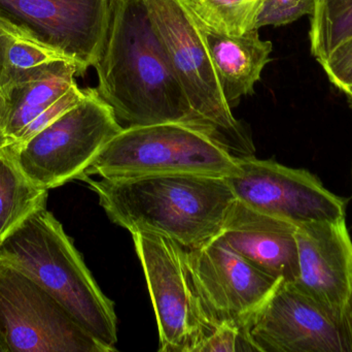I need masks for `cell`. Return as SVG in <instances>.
Masks as SVG:
<instances>
[{
    "instance_id": "6da1fadb",
    "label": "cell",
    "mask_w": 352,
    "mask_h": 352,
    "mask_svg": "<svg viewBox=\"0 0 352 352\" xmlns=\"http://www.w3.org/2000/svg\"><path fill=\"white\" fill-rule=\"evenodd\" d=\"M93 68L98 78L95 89L120 123H180L197 130L144 0H109Z\"/></svg>"
},
{
    "instance_id": "7a4b0ae2",
    "label": "cell",
    "mask_w": 352,
    "mask_h": 352,
    "mask_svg": "<svg viewBox=\"0 0 352 352\" xmlns=\"http://www.w3.org/2000/svg\"><path fill=\"white\" fill-rule=\"evenodd\" d=\"M115 225L131 234L170 238L186 249L219 237L236 198L226 178L146 176L127 179L82 177Z\"/></svg>"
},
{
    "instance_id": "3957f363",
    "label": "cell",
    "mask_w": 352,
    "mask_h": 352,
    "mask_svg": "<svg viewBox=\"0 0 352 352\" xmlns=\"http://www.w3.org/2000/svg\"><path fill=\"white\" fill-rule=\"evenodd\" d=\"M0 264L32 279L109 351L118 342L113 302L99 289L72 240L47 209L37 211L0 245Z\"/></svg>"
},
{
    "instance_id": "277c9868",
    "label": "cell",
    "mask_w": 352,
    "mask_h": 352,
    "mask_svg": "<svg viewBox=\"0 0 352 352\" xmlns=\"http://www.w3.org/2000/svg\"><path fill=\"white\" fill-rule=\"evenodd\" d=\"M192 110L197 130L235 158L254 156L252 136L228 105L204 37L182 0H144Z\"/></svg>"
},
{
    "instance_id": "5b68a950",
    "label": "cell",
    "mask_w": 352,
    "mask_h": 352,
    "mask_svg": "<svg viewBox=\"0 0 352 352\" xmlns=\"http://www.w3.org/2000/svg\"><path fill=\"white\" fill-rule=\"evenodd\" d=\"M236 167L235 157L200 130L184 124L160 123L124 127L80 178L127 179L164 175L227 178Z\"/></svg>"
},
{
    "instance_id": "8992f818",
    "label": "cell",
    "mask_w": 352,
    "mask_h": 352,
    "mask_svg": "<svg viewBox=\"0 0 352 352\" xmlns=\"http://www.w3.org/2000/svg\"><path fill=\"white\" fill-rule=\"evenodd\" d=\"M123 126L95 88L30 140L6 148L32 183L43 189L80 179Z\"/></svg>"
},
{
    "instance_id": "52a82bcc",
    "label": "cell",
    "mask_w": 352,
    "mask_h": 352,
    "mask_svg": "<svg viewBox=\"0 0 352 352\" xmlns=\"http://www.w3.org/2000/svg\"><path fill=\"white\" fill-rule=\"evenodd\" d=\"M146 275L162 352H197L215 330L190 276L186 248L152 233L132 234Z\"/></svg>"
},
{
    "instance_id": "ba28073f",
    "label": "cell",
    "mask_w": 352,
    "mask_h": 352,
    "mask_svg": "<svg viewBox=\"0 0 352 352\" xmlns=\"http://www.w3.org/2000/svg\"><path fill=\"white\" fill-rule=\"evenodd\" d=\"M0 335L10 352H111L41 285L4 264Z\"/></svg>"
},
{
    "instance_id": "9c48e42d",
    "label": "cell",
    "mask_w": 352,
    "mask_h": 352,
    "mask_svg": "<svg viewBox=\"0 0 352 352\" xmlns=\"http://www.w3.org/2000/svg\"><path fill=\"white\" fill-rule=\"evenodd\" d=\"M226 178L236 200L295 225L344 218L347 200L324 187L307 169H293L256 156L236 158Z\"/></svg>"
},
{
    "instance_id": "30bf717a",
    "label": "cell",
    "mask_w": 352,
    "mask_h": 352,
    "mask_svg": "<svg viewBox=\"0 0 352 352\" xmlns=\"http://www.w3.org/2000/svg\"><path fill=\"white\" fill-rule=\"evenodd\" d=\"M186 252L192 282L215 329L223 324L243 329L281 281L250 264L219 236Z\"/></svg>"
},
{
    "instance_id": "8fae6325",
    "label": "cell",
    "mask_w": 352,
    "mask_h": 352,
    "mask_svg": "<svg viewBox=\"0 0 352 352\" xmlns=\"http://www.w3.org/2000/svg\"><path fill=\"white\" fill-rule=\"evenodd\" d=\"M243 331L254 351L352 352L344 324L287 281H280Z\"/></svg>"
},
{
    "instance_id": "7c38bea8",
    "label": "cell",
    "mask_w": 352,
    "mask_h": 352,
    "mask_svg": "<svg viewBox=\"0 0 352 352\" xmlns=\"http://www.w3.org/2000/svg\"><path fill=\"white\" fill-rule=\"evenodd\" d=\"M0 10L63 54L80 76L96 60L109 0H0Z\"/></svg>"
},
{
    "instance_id": "4fadbf2b",
    "label": "cell",
    "mask_w": 352,
    "mask_h": 352,
    "mask_svg": "<svg viewBox=\"0 0 352 352\" xmlns=\"http://www.w3.org/2000/svg\"><path fill=\"white\" fill-rule=\"evenodd\" d=\"M296 242L299 278L294 283L344 324L352 285V241L345 217L297 225Z\"/></svg>"
},
{
    "instance_id": "5bb4252c",
    "label": "cell",
    "mask_w": 352,
    "mask_h": 352,
    "mask_svg": "<svg viewBox=\"0 0 352 352\" xmlns=\"http://www.w3.org/2000/svg\"><path fill=\"white\" fill-rule=\"evenodd\" d=\"M297 225L265 214L240 200L232 205L219 237L234 251L274 278H299Z\"/></svg>"
},
{
    "instance_id": "9a60e30c",
    "label": "cell",
    "mask_w": 352,
    "mask_h": 352,
    "mask_svg": "<svg viewBox=\"0 0 352 352\" xmlns=\"http://www.w3.org/2000/svg\"><path fill=\"white\" fill-rule=\"evenodd\" d=\"M196 21L223 96L232 109L242 97L254 93V85L261 80L265 66L270 61L272 43L261 39L258 29L234 37L217 32Z\"/></svg>"
},
{
    "instance_id": "2e32d148",
    "label": "cell",
    "mask_w": 352,
    "mask_h": 352,
    "mask_svg": "<svg viewBox=\"0 0 352 352\" xmlns=\"http://www.w3.org/2000/svg\"><path fill=\"white\" fill-rule=\"evenodd\" d=\"M47 191L26 177L6 147L0 150V245L45 208Z\"/></svg>"
},
{
    "instance_id": "e0dca14e",
    "label": "cell",
    "mask_w": 352,
    "mask_h": 352,
    "mask_svg": "<svg viewBox=\"0 0 352 352\" xmlns=\"http://www.w3.org/2000/svg\"><path fill=\"white\" fill-rule=\"evenodd\" d=\"M78 68L68 62H54L23 72L6 93L8 105H26L45 110L72 85Z\"/></svg>"
},
{
    "instance_id": "ac0fdd59",
    "label": "cell",
    "mask_w": 352,
    "mask_h": 352,
    "mask_svg": "<svg viewBox=\"0 0 352 352\" xmlns=\"http://www.w3.org/2000/svg\"><path fill=\"white\" fill-rule=\"evenodd\" d=\"M352 37V0H316L310 20V47L320 64Z\"/></svg>"
},
{
    "instance_id": "d6986e66",
    "label": "cell",
    "mask_w": 352,
    "mask_h": 352,
    "mask_svg": "<svg viewBox=\"0 0 352 352\" xmlns=\"http://www.w3.org/2000/svg\"><path fill=\"white\" fill-rule=\"evenodd\" d=\"M192 16L217 32L242 35L258 29L264 0H182Z\"/></svg>"
},
{
    "instance_id": "ffe728a7",
    "label": "cell",
    "mask_w": 352,
    "mask_h": 352,
    "mask_svg": "<svg viewBox=\"0 0 352 352\" xmlns=\"http://www.w3.org/2000/svg\"><path fill=\"white\" fill-rule=\"evenodd\" d=\"M60 61L70 63L63 54L45 43L30 29L23 26L10 41L8 51L12 85L23 72Z\"/></svg>"
},
{
    "instance_id": "44dd1931",
    "label": "cell",
    "mask_w": 352,
    "mask_h": 352,
    "mask_svg": "<svg viewBox=\"0 0 352 352\" xmlns=\"http://www.w3.org/2000/svg\"><path fill=\"white\" fill-rule=\"evenodd\" d=\"M86 96V89H80L78 85H72L63 95L56 99L47 109L43 110L32 122L28 124L19 134L12 144H21L30 140L35 134L45 130L54 121L61 117L66 112L76 107ZM12 145V144H10Z\"/></svg>"
},
{
    "instance_id": "7402d4cb",
    "label": "cell",
    "mask_w": 352,
    "mask_h": 352,
    "mask_svg": "<svg viewBox=\"0 0 352 352\" xmlns=\"http://www.w3.org/2000/svg\"><path fill=\"white\" fill-rule=\"evenodd\" d=\"M316 0H264L256 27L283 26L314 12Z\"/></svg>"
},
{
    "instance_id": "603a6c76",
    "label": "cell",
    "mask_w": 352,
    "mask_h": 352,
    "mask_svg": "<svg viewBox=\"0 0 352 352\" xmlns=\"http://www.w3.org/2000/svg\"><path fill=\"white\" fill-rule=\"evenodd\" d=\"M254 351L243 329L229 324L217 327L198 347L197 352Z\"/></svg>"
},
{
    "instance_id": "cb8c5ba5",
    "label": "cell",
    "mask_w": 352,
    "mask_h": 352,
    "mask_svg": "<svg viewBox=\"0 0 352 352\" xmlns=\"http://www.w3.org/2000/svg\"><path fill=\"white\" fill-rule=\"evenodd\" d=\"M320 65L329 80L342 92L352 87V37L338 45Z\"/></svg>"
},
{
    "instance_id": "d4e9b609",
    "label": "cell",
    "mask_w": 352,
    "mask_h": 352,
    "mask_svg": "<svg viewBox=\"0 0 352 352\" xmlns=\"http://www.w3.org/2000/svg\"><path fill=\"white\" fill-rule=\"evenodd\" d=\"M23 25L14 22L0 10V90L8 92L12 85V74L8 62V51L10 41L20 31Z\"/></svg>"
},
{
    "instance_id": "484cf974",
    "label": "cell",
    "mask_w": 352,
    "mask_h": 352,
    "mask_svg": "<svg viewBox=\"0 0 352 352\" xmlns=\"http://www.w3.org/2000/svg\"><path fill=\"white\" fill-rule=\"evenodd\" d=\"M8 97L3 91L0 90V150L10 145L6 134V122H8Z\"/></svg>"
},
{
    "instance_id": "4316f807",
    "label": "cell",
    "mask_w": 352,
    "mask_h": 352,
    "mask_svg": "<svg viewBox=\"0 0 352 352\" xmlns=\"http://www.w3.org/2000/svg\"><path fill=\"white\" fill-rule=\"evenodd\" d=\"M343 322H344L345 328L352 340V285L351 293H349V299H347L346 305L344 308V314H343Z\"/></svg>"
},
{
    "instance_id": "83f0119b",
    "label": "cell",
    "mask_w": 352,
    "mask_h": 352,
    "mask_svg": "<svg viewBox=\"0 0 352 352\" xmlns=\"http://www.w3.org/2000/svg\"><path fill=\"white\" fill-rule=\"evenodd\" d=\"M0 352H10V349H8V345H6V341L3 340L1 335H0Z\"/></svg>"
},
{
    "instance_id": "f1b7e54d",
    "label": "cell",
    "mask_w": 352,
    "mask_h": 352,
    "mask_svg": "<svg viewBox=\"0 0 352 352\" xmlns=\"http://www.w3.org/2000/svg\"><path fill=\"white\" fill-rule=\"evenodd\" d=\"M343 92H344L345 95H346V96L349 97V101H351V103L352 105V87H349V89H346V90L343 91Z\"/></svg>"
}]
</instances>
